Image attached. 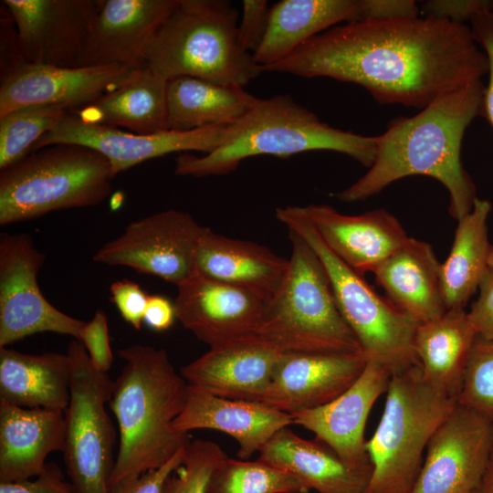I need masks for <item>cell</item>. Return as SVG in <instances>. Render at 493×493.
I'll return each instance as SVG.
<instances>
[{"mask_svg": "<svg viewBox=\"0 0 493 493\" xmlns=\"http://www.w3.org/2000/svg\"><path fill=\"white\" fill-rule=\"evenodd\" d=\"M264 71L354 83L380 104L423 110L481 80L488 61L464 24L406 16L336 26Z\"/></svg>", "mask_w": 493, "mask_h": 493, "instance_id": "6da1fadb", "label": "cell"}, {"mask_svg": "<svg viewBox=\"0 0 493 493\" xmlns=\"http://www.w3.org/2000/svg\"><path fill=\"white\" fill-rule=\"evenodd\" d=\"M484 91L482 81H476L440 96L413 117L392 121L377 135L376 156L367 173L334 196L359 202L399 179L425 175L447 189L451 216L463 218L477 196L461 162V145L467 127L482 113Z\"/></svg>", "mask_w": 493, "mask_h": 493, "instance_id": "7a4b0ae2", "label": "cell"}, {"mask_svg": "<svg viewBox=\"0 0 493 493\" xmlns=\"http://www.w3.org/2000/svg\"><path fill=\"white\" fill-rule=\"evenodd\" d=\"M124 365L109 402L119 446L109 488L157 469L191 441L172 424L182 412L188 383L163 349L135 344L118 350Z\"/></svg>", "mask_w": 493, "mask_h": 493, "instance_id": "3957f363", "label": "cell"}, {"mask_svg": "<svg viewBox=\"0 0 493 493\" xmlns=\"http://www.w3.org/2000/svg\"><path fill=\"white\" fill-rule=\"evenodd\" d=\"M310 151H331L370 168L377 152V136L334 128L290 95L259 99L237 121L226 126L220 144L203 156L182 153L175 159L179 176L223 175L246 159L258 155L288 157Z\"/></svg>", "mask_w": 493, "mask_h": 493, "instance_id": "277c9868", "label": "cell"}, {"mask_svg": "<svg viewBox=\"0 0 493 493\" xmlns=\"http://www.w3.org/2000/svg\"><path fill=\"white\" fill-rule=\"evenodd\" d=\"M238 12L226 0H179L147 44L145 68L171 80L192 77L243 87L264 68L237 39Z\"/></svg>", "mask_w": 493, "mask_h": 493, "instance_id": "5b68a950", "label": "cell"}, {"mask_svg": "<svg viewBox=\"0 0 493 493\" xmlns=\"http://www.w3.org/2000/svg\"><path fill=\"white\" fill-rule=\"evenodd\" d=\"M114 177L109 160L88 146L57 143L32 151L0 170V225L98 205L111 194Z\"/></svg>", "mask_w": 493, "mask_h": 493, "instance_id": "8992f818", "label": "cell"}, {"mask_svg": "<svg viewBox=\"0 0 493 493\" xmlns=\"http://www.w3.org/2000/svg\"><path fill=\"white\" fill-rule=\"evenodd\" d=\"M292 245L286 274L264 305L257 333L282 352L363 351L343 319L327 276L311 247L288 231Z\"/></svg>", "mask_w": 493, "mask_h": 493, "instance_id": "52a82bcc", "label": "cell"}, {"mask_svg": "<svg viewBox=\"0 0 493 493\" xmlns=\"http://www.w3.org/2000/svg\"><path fill=\"white\" fill-rule=\"evenodd\" d=\"M456 404L425 381L420 365L391 376L382 417L366 441L372 472L364 493H410L430 438Z\"/></svg>", "mask_w": 493, "mask_h": 493, "instance_id": "ba28073f", "label": "cell"}, {"mask_svg": "<svg viewBox=\"0 0 493 493\" xmlns=\"http://www.w3.org/2000/svg\"><path fill=\"white\" fill-rule=\"evenodd\" d=\"M275 215L288 231L300 236L320 260L339 309L368 360L383 365L392 376L420 365L414 350L419 324L379 295L328 247L302 206L278 207Z\"/></svg>", "mask_w": 493, "mask_h": 493, "instance_id": "9c48e42d", "label": "cell"}, {"mask_svg": "<svg viewBox=\"0 0 493 493\" xmlns=\"http://www.w3.org/2000/svg\"><path fill=\"white\" fill-rule=\"evenodd\" d=\"M67 354L71 364L62 451L67 474L77 493H109L117 434L106 404L114 381L94 367L79 340L71 341Z\"/></svg>", "mask_w": 493, "mask_h": 493, "instance_id": "30bf717a", "label": "cell"}, {"mask_svg": "<svg viewBox=\"0 0 493 493\" xmlns=\"http://www.w3.org/2000/svg\"><path fill=\"white\" fill-rule=\"evenodd\" d=\"M44 260L29 235H1L0 348L45 331L79 339L86 322L59 310L41 293L37 275Z\"/></svg>", "mask_w": 493, "mask_h": 493, "instance_id": "8fae6325", "label": "cell"}, {"mask_svg": "<svg viewBox=\"0 0 493 493\" xmlns=\"http://www.w3.org/2000/svg\"><path fill=\"white\" fill-rule=\"evenodd\" d=\"M207 227L186 212L169 209L133 222L104 244L94 262L124 266L176 286L194 271V254Z\"/></svg>", "mask_w": 493, "mask_h": 493, "instance_id": "7c38bea8", "label": "cell"}, {"mask_svg": "<svg viewBox=\"0 0 493 493\" xmlns=\"http://www.w3.org/2000/svg\"><path fill=\"white\" fill-rule=\"evenodd\" d=\"M493 421L456 404L430 438L410 493H471L490 455Z\"/></svg>", "mask_w": 493, "mask_h": 493, "instance_id": "4fadbf2b", "label": "cell"}, {"mask_svg": "<svg viewBox=\"0 0 493 493\" xmlns=\"http://www.w3.org/2000/svg\"><path fill=\"white\" fill-rule=\"evenodd\" d=\"M26 62L79 68L100 0H4Z\"/></svg>", "mask_w": 493, "mask_h": 493, "instance_id": "5bb4252c", "label": "cell"}, {"mask_svg": "<svg viewBox=\"0 0 493 493\" xmlns=\"http://www.w3.org/2000/svg\"><path fill=\"white\" fill-rule=\"evenodd\" d=\"M225 128L211 126L185 131L167 130L137 134L87 122L68 110L60 124L43 135L30 152L57 143L88 146L109 160L116 176L141 163L172 152L197 151L208 153L220 144Z\"/></svg>", "mask_w": 493, "mask_h": 493, "instance_id": "9a60e30c", "label": "cell"}, {"mask_svg": "<svg viewBox=\"0 0 493 493\" xmlns=\"http://www.w3.org/2000/svg\"><path fill=\"white\" fill-rule=\"evenodd\" d=\"M403 11L399 0H281L270 7L266 34L252 55L265 68L336 26L398 17Z\"/></svg>", "mask_w": 493, "mask_h": 493, "instance_id": "2e32d148", "label": "cell"}, {"mask_svg": "<svg viewBox=\"0 0 493 493\" xmlns=\"http://www.w3.org/2000/svg\"><path fill=\"white\" fill-rule=\"evenodd\" d=\"M134 71L121 65L60 68L26 61L0 79V117L35 105L81 107L119 88Z\"/></svg>", "mask_w": 493, "mask_h": 493, "instance_id": "e0dca14e", "label": "cell"}, {"mask_svg": "<svg viewBox=\"0 0 493 493\" xmlns=\"http://www.w3.org/2000/svg\"><path fill=\"white\" fill-rule=\"evenodd\" d=\"M176 319L210 347L257 333L265 302L255 293L197 272L176 286Z\"/></svg>", "mask_w": 493, "mask_h": 493, "instance_id": "ac0fdd59", "label": "cell"}, {"mask_svg": "<svg viewBox=\"0 0 493 493\" xmlns=\"http://www.w3.org/2000/svg\"><path fill=\"white\" fill-rule=\"evenodd\" d=\"M367 361L363 351L282 352L261 403L289 414L320 407L345 392Z\"/></svg>", "mask_w": 493, "mask_h": 493, "instance_id": "d6986e66", "label": "cell"}, {"mask_svg": "<svg viewBox=\"0 0 493 493\" xmlns=\"http://www.w3.org/2000/svg\"><path fill=\"white\" fill-rule=\"evenodd\" d=\"M392 374L381 363L368 360L359 378L333 401L292 414L293 424L314 433L349 467L372 469L364 438L369 414L386 393Z\"/></svg>", "mask_w": 493, "mask_h": 493, "instance_id": "ffe728a7", "label": "cell"}, {"mask_svg": "<svg viewBox=\"0 0 493 493\" xmlns=\"http://www.w3.org/2000/svg\"><path fill=\"white\" fill-rule=\"evenodd\" d=\"M282 351L257 333L218 345L181 369L189 385L216 396L262 402Z\"/></svg>", "mask_w": 493, "mask_h": 493, "instance_id": "44dd1931", "label": "cell"}, {"mask_svg": "<svg viewBox=\"0 0 493 493\" xmlns=\"http://www.w3.org/2000/svg\"><path fill=\"white\" fill-rule=\"evenodd\" d=\"M179 0H100L79 67L145 68L144 49Z\"/></svg>", "mask_w": 493, "mask_h": 493, "instance_id": "7402d4cb", "label": "cell"}, {"mask_svg": "<svg viewBox=\"0 0 493 493\" xmlns=\"http://www.w3.org/2000/svg\"><path fill=\"white\" fill-rule=\"evenodd\" d=\"M302 207L328 247L362 277L373 272L408 238L398 219L384 209L348 215L328 205Z\"/></svg>", "mask_w": 493, "mask_h": 493, "instance_id": "603a6c76", "label": "cell"}, {"mask_svg": "<svg viewBox=\"0 0 493 493\" xmlns=\"http://www.w3.org/2000/svg\"><path fill=\"white\" fill-rule=\"evenodd\" d=\"M293 424L292 415L264 403L233 400L189 385L184 406L172 424L181 434L211 429L233 437L239 459H248L282 428Z\"/></svg>", "mask_w": 493, "mask_h": 493, "instance_id": "cb8c5ba5", "label": "cell"}, {"mask_svg": "<svg viewBox=\"0 0 493 493\" xmlns=\"http://www.w3.org/2000/svg\"><path fill=\"white\" fill-rule=\"evenodd\" d=\"M65 433L64 411L26 408L0 400V482L40 475L49 454L63 451Z\"/></svg>", "mask_w": 493, "mask_h": 493, "instance_id": "d4e9b609", "label": "cell"}, {"mask_svg": "<svg viewBox=\"0 0 493 493\" xmlns=\"http://www.w3.org/2000/svg\"><path fill=\"white\" fill-rule=\"evenodd\" d=\"M288 259L257 243L230 238L207 227L194 254L195 270L210 278L247 289L265 303L274 296Z\"/></svg>", "mask_w": 493, "mask_h": 493, "instance_id": "484cf974", "label": "cell"}, {"mask_svg": "<svg viewBox=\"0 0 493 493\" xmlns=\"http://www.w3.org/2000/svg\"><path fill=\"white\" fill-rule=\"evenodd\" d=\"M440 265L430 244L408 237L372 273L386 298L421 324L447 310L440 284Z\"/></svg>", "mask_w": 493, "mask_h": 493, "instance_id": "4316f807", "label": "cell"}, {"mask_svg": "<svg viewBox=\"0 0 493 493\" xmlns=\"http://www.w3.org/2000/svg\"><path fill=\"white\" fill-rule=\"evenodd\" d=\"M259 458L287 470L319 493H364L372 469L346 465L326 444L282 428L261 448Z\"/></svg>", "mask_w": 493, "mask_h": 493, "instance_id": "83f0119b", "label": "cell"}, {"mask_svg": "<svg viewBox=\"0 0 493 493\" xmlns=\"http://www.w3.org/2000/svg\"><path fill=\"white\" fill-rule=\"evenodd\" d=\"M71 364L58 352L30 354L0 348V400L26 408L66 411Z\"/></svg>", "mask_w": 493, "mask_h": 493, "instance_id": "f1b7e54d", "label": "cell"}, {"mask_svg": "<svg viewBox=\"0 0 493 493\" xmlns=\"http://www.w3.org/2000/svg\"><path fill=\"white\" fill-rule=\"evenodd\" d=\"M167 82L147 68L138 69L119 88L70 111L87 122L137 134L167 131Z\"/></svg>", "mask_w": 493, "mask_h": 493, "instance_id": "f546056e", "label": "cell"}, {"mask_svg": "<svg viewBox=\"0 0 493 493\" xmlns=\"http://www.w3.org/2000/svg\"><path fill=\"white\" fill-rule=\"evenodd\" d=\"M477 336L466 309H447L419 324L414 350L425 381L457 401Z\"/></svg>", "mask_w": 493, "mask_h": 493, "instance_id": "4dcf8cb0", "label": "cell"}, {"mask_svg": "<svg viewBox=\"0 0 493 493\" xmlns=\"http://www.w3.org/2000/svg\"><path fill=\"white\" fill-rule=\"evenodd\" d=\"M166 99L168 129L183 131L232 124L258 100L243 87L192 77L168 80Z\"/></svg>", "mask_w": 493, "mask_h": 493, "instance_id": "1f68e13d", "label": "cell"}, {"mask_svg": "<svg viewBox=\"0 0 493 493\" xmlns=\"http://www.w3.org/2000/svg\"><path fill=\"white\" fill-rule=\"evenodd\" d=\"M491 203L476 198L471 211L458 220L451 250L440 265V284L446 309H465L488 270V219Z\"/></svg>", "mask_w": 493, "mask_h": 493, "instance_id": "d6a6232c", "label": "cell"}, {"mask_svg": "<svg viewBox=\"0 0 493 493\" xmlns=\"http://www.w3.org/2000/svg\"><path fill=\"white\" fill-rule=\"evenodd\" d=\"M309 488L285 469L258 458L226 456L215 467L206 493H308Z\"/></svg>", "mask_w": 493, "mask_h": 493, "instance_id": "836d02e7", "label": "cell"}, {"mask_svg": "<svg viewBox=\"0 0 493 493\" xmlns=\"http://www.w3.org/2000/svg\"><path fill=\"white\" fill-rule=\"evenodd\" d=\"M68 110L60 106L35 105L0 117V170L26 155L43 135L60 124Z\"/></svg>", "mask_w": 493, "mask_h": 493, "instance_id": "e575fe53", "label": "cell"}, {"mask_svg": "<svg viewBox=\"0 0 493 493\" xmlns=\"http://www.w3.org/2000/svg\"><path fill=\"white\" fill-rule=\"evenodd\" d=\"M457 404L493 421V339L477 336L457 395Z\"/></svg>", "mask_w": 493, "mask_h": 493, "instance_id": "d590c367", "label": "cell"}, {"mask_svg": "<svg viewBox=\"0 0 493 493\" xmlns=\"http://www.w3.org/2000/svg\"><path fill=\"white\" fill-rule=\"evenodd\" d=\"M227 455L213 441H190L183 463L166 479L162 493H206L212 473Z\"/></svg>", "mask_w": 493, "mask_h": 493, "instance_id": "8d00e7d4", "label": "cell"}, {"mask_svg": "<svg viewBox=\"0 0 493 493\" xmlns=\"http://www.w3.org/2000/svg\"><path fill=\"white\" fill-rule=\"evenodd\" d=\"M79 341L86 349L94 367L108 372L113 362V354L110 344L108 319L102 310H97L92 319L85 323Z\"/></svg>", "mask_w": 493, "mask_h": 493, "instance_id": "74e56055", "label": "cell"}, {"mask_svg": "<svg viewBox=\"0 0 493 493\" xmlns=\"http://www.w3.org/2000/svg\"><path fill=\"white\" fill-rule=\"evenodd\" d=\"M269 9L266 0H244L238 22L237 39L241 48L253 54L267 31Z\"/></svg>", "mask_w": 493, "mask_h": 493, "instance_id": "f35d334b", "label": "cell"}, {"mask_svg": "<svg viewBox=\"0 0 493 493\" xmlns=\"http://www.w3.org/2000/svg\"><path fill=\"white\" fill-rule=\"evenodd\" d=\"M111 301L122 319L136 330L142 328L149 295L134 281L121 279L110 287Z\"/></svg>", "mask_w": 493, "mask_h": 493, "instance_id": "ab89813d", "label": "cell"}, {"mask_svg": "<svg viewBox=\"0 0 493 493\" xmlns=\"http://www.w3.org/2000/svg\"><path fill=\"white\" fill-rule=\"evenodd\" d=\"M470 29L488 61V82L485 86L482 113L493 128V11H483L472 17Z\"/></svg>", "mask_w": 493, "mask_h": 493, "instance_id": "60d3db41", "label": "cell"}, {"mask_svg": "<svg viewBox=\"0 0 493 493\" xmlns=\"http://www.w3.org/2000/svg\"><path fill=\"white\" fill-rule=\"evenodd\" d=\"M35 477L0 482V493H77L73 484L65 479L56 463H47L45 470Z\"/></svg>", "mask_w": 493, "mask_h": 493, "instance_id": "b9f144b4", "label": "cell"}, {"mask_svg": "<svg viewBox=\"0 0 493 493\" xmlns=\"http://www.w3.org/2000/svg\"><path fill=\"white\" fill-rule=\"evenodd\" d=\"M492 0H428L422 4L425 16L464 24L483 11H492Z\"/></svg>", "mask_w": 493, "mask_h": 493, "instance_id": "7bdbcfd3", "label": "cell"}, {"mask_svg": "<svg viewBox=\"0 0 493 493\" xmlns=\"http://www.w3.org/2000/svg\"><path fill=\"white\" fill-rule=\"evenodd\" d=\"M187 446L163 467L113 485L109 488V493H162L166 479L183 463Z\"/></svg>", "mask_w": 493, "mask_h": 493, "instance_id": "ee69618b", "label": "cell"}, {"mask_svg": "<svg viewBox=\"0 0 493 493\" xmlns=\"http://www.w3.org/2000/svg\"><path fill=\"white\" fill-rule=\"evenodd\" d=\"M467 314L477 336L493 339V269L485 274Z\"/></svg>", "mask_w": 493, "mask_h": 493, "instance_id": "f6af8a7d", "label": "cell"}, {"mask_svg": "<svg viewBox=\"0 0 493 493\" xmlns=\"http://www.w3.org/2000/svg\"><path fill=\"white\" fill-rule=\"evenodd\" d=\"M3 6L5 10L1 7L0 79L26 62L20 48L15 22L5 6L4 5Z\"/></svg>", "mask_w": 493, "mask_h": 493, "instance_id": "bcb514c9", "label": "cell"}, {"mask_svg": "<svg viewBox=\"0 0 493 493\" xmlns=\"http://www.w3.org/2000/svg\"><path fill=\"white\" fill-rule=\"evenodd\" d=\"M176 319L174 305L165 297L150 295L148 297L143 322L152 330H168Z\"/></svg>", "mask_w": 493, "mask_h": 493, "instance_id": "7dc6e473", "label": "cell"}, {"mask_svg": "<svg viewBox=\"0 0 493 493\" xmlns=\"http://www.w3.org/2000/svg\"><path fill=\"white\" fill-rule=\"evenodd\" d=\"M471 493H493V439L485 472L479 483Z\"/></svg>", "mask_w": 493, "mask_h": 493, "instance_id": "c3c4849f", "label": "cell"}, {"mask_svg": "<svg viewBox=\"0 0 493 493\" xmlns=\"http://www.w3.org/2000/svg\"><path fill=\"white\" fill-rule=\"evenodd\" d=\"M488 267L493 269V246L491 245L488 256Z\"/></svg>", "mask_w": 493, "mask_h": 493, "instance_id": "681fc988", "label": "cell"}]
</instances>
